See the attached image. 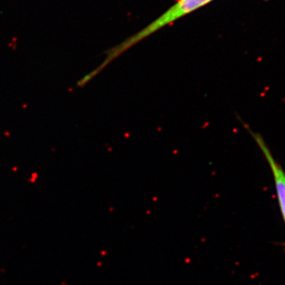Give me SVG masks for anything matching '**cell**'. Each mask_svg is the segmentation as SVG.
I'll list each match as a JSON object with an SVG mask.
<instances>
[{
    "instance_id": "6da1fadb",
    "label": "cell",
    "mask_w": 285,
    "mask_h": 285,
    "mask_svg": "<svg viewBox=\"0 0 285 285\" xmlns=\"http://www.w3.org/2000/svg\"><path fill=\"white\" fill-rule=\"evenodd\" d=\"M213 0H177L170 9L143 28L136 34L127 38L116 46L109 49L105 52V58L103 63L108 65L113 60L132 48L137 43L143 41L147 36L153 34L158 30L172 24L177 20L190 14L193 11L205 6Z\"/></svg>"
},
{
    "instance_id": "7a4b0ae2",
    "label": "cell",
    "mask_w": 285,
    "mask_h": 285,
    "mask_svg": "<svg viewBox=\"0 0 285 285\" xmlns=\"http://www.w3.org/2000/svg\"><path fill=\"white\" fill-rule=\"evenodd\" d=\"M240 122L242 124L244 128L249 132L250 136L255 140L258 147L261 149L263 155L268 162V164H269V166L273 177V182L275 189H276L278 204H279L280 212L285 222V171L282 168V166L277 162L275 157L272 154L269 147H268L267 143L264 142L262 136L259 133L251 130L250 127L242 121V120L240 119Z\"/></svg>"
}]
</instances>
